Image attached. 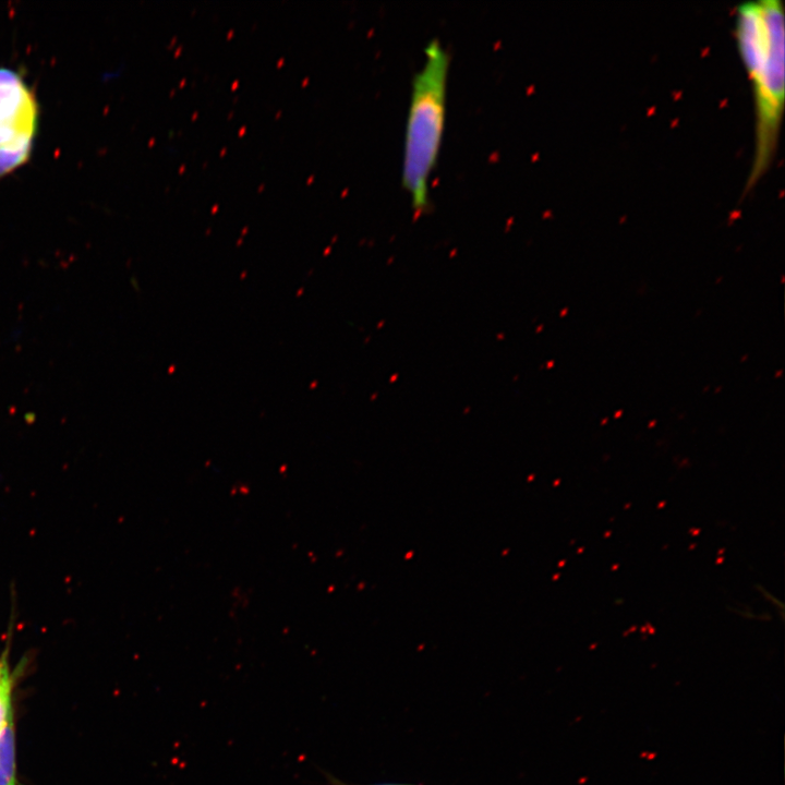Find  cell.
<instances>
[{
    "mask_svg": "<svg viewBox=\"0 0 785 785\" xmlns=\"http://www.w3.org/2000/svg\"><path fill=\"white\" fill-rule=\"evenodd\" d=\"M735 36L754 100V154L747 182L751 188L772 162L784 111L785 32L781 1L740 4L736 10Z\"/></svg>",
    "mask_w": 785,
    "mask_h": 785,
    "instance_id": "cell-1",
    "label": "cell"
},
{
    "mask_svg": "<svg viewBox=\"0 0 785 785\" xmlns=\"http://www.w3.org/2000/svg\"><path fill=\"white\" fill-rule=\"evenodd\" d=\"M449 53L438 38L424 48L412 83L402 154L401 183L418 216L430 207V178L440 150L446 121Z\"/></svg>",
    "mask_w": 785,
    "mask_h": 785,
    "instance_id": "cell-2",
    "label": "cell"
},
{
    "mask_svg": "<svg viewBox=\"0 0 785 785\" xmlns=\"http://www.w3.org/2000/svg\"><path fill=\"white\" fill-rule=\"evenodd\" d=\"M37 123L34 93L19 72L0 67V178L27 161Z\"/></svg>",
    "mask_w": 785,
    "mask_h": 785,
    "instance_id": "cell-3",
    "label": "cell"
},
{
    "mask_svg": "<svg viewBox=\"0 0 785 785\" xmlns=\"http://www.w3.org/2000/svg\"><path fill=\"white\" fill-rule=\"evenodd\" d=\"M0 785H16L15 738L12 716L0 730Z\"/></svg>",
    "mask_w": 785,
    "mask_h": 785,
    "instance_id": "cell-4",
    "label": "cell"
},
{
    "mask_svg": "<svg viewBox=\"0 0 785 785\" xmlns=\"http://www.w3.org/2000/svg\"><path fill=\"white\" fill-rule=\"evenodd\" d=\"M11 679L5 663L0 667V730L12 716L11 710Z\"/></svg>",
    "mask_w": 785,
    "mask_h": 785,
    "instance_id": "cell-5",
    "label": "cell"
},
{
    "mask_svg": "<svg viewBox=\"0 0 785 785\" xmlns=\"http://www.w3.org/2000/svg\"><path fill=\"white\" fill-rule=\"evenodd\" d=\"M323 774L325 775L329 785H358V784H349L343 781H340L339 778H337L336 776H334L327 772H323ZM369 785H411V784L379 783V784H369Z\"/></svg>",
    "mask_w": 785,
    "mask_h": 785,
    "instance_id": "cell-6",
    "label": "cell"
},
{
    "mask_svg": "<svg viewBox=\"0 0 785 785\" xmlns=\"http://www.w3.org/2000/svg\"><path fill=\"white\" fill-rule=\"evenodd\" d=\"M1 665H2V662H0V667H1Z\"/></svg>",
    "mask_w": 785,
    "mask_h": 785,
    "instance_id": "cell-7",
    "label": "cell"
}]
</instances>
